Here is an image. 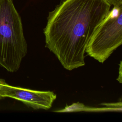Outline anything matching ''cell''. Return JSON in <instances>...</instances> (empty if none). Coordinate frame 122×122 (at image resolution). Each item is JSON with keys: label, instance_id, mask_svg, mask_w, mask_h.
I'll return each instance as SVG.
<instances>
[{"label": "cell", "instance_id": "cell-2", "mask_svg": "<svg viewBox=\"0 0 122 122\" xmlns=\"http://www.w3.org/2000/svg\"><path fill=\"white\" fill-rule=\"evenodd\" d=\"M27 52L21 18L13 0H0V65L16 72Z\"/></svg>", "mask_w": 122, "mask_h": 122}, {"label": "cell", "instance_id": "cell-1", "mask_svg": "<svg viewBox=\"0 0 122 122\" xmlns=\"http://www.w3.org/2000/svg\"><path fill=\"white\" fill-rule=\"evenodd\" d=\"M111 7L108 0H61L49 13L43 29L45 47L64 69L85 65L86 46Z\"/></svg>", "mask_w": 122, "mask_h": 122}, {"label": "cell", "instance_id": "cell-4", "mask_svg": "<svg viewBox=\"0 0 122 122\" xmlns=\"http://www.w3.org/2000/svg\"><path fill=\"white\" fill-rule=\"evenodd\" d=\"M0 95L20 101L34 110L50 109L57 95L53 92L41 91L13 86L5 81L0 84Z\"/></svg>", "mask_w": 122, "mask_h": 122}, {"label": "cell", "instance_id": "cell-3", "mask_svg": "<svg viewBox=\"0 0 122 122\" xmlns=\"http://www.w3.org/2000/svg\"><path fill=\"white\" fill-rule=\"evenodd\" d=\"M122 44V6H113L91 37L85 52L100 63Z\"/></svg>", "mask_w": 122, "mask_h": 122}, {"label": "cell", "instance_id": "cell-6", "mask_svg": "<svg viewBox=\"0 0 122 122\" xmlns=\"http://www.w3.org/2000/svg\"><path fill=\"white\" fill-rule=\"evenodd\" d=\"M122 61H120V64H119V75L117 79V80L120 83H122Z\"/></svg>", "mask_w": 122, "mask_h": 122}, {"label": "cell", "instance_id": "cell-5", "mask_svg": "<svg viewBox=\"0 0 122 122\" xmlns=\"http://www.w3.org/2000/svg\"><path fill=\"white\" fill-rule=\"evenodd\" d=\"M109 3L113 6L119 7L122 6V0H108Z\"/></svg>", "mask_w": 122, "mask_h": 122}, {"label": "cell", "instance_id": "cell-7", "mask_svg": "<svg viewBox=\"0 0 122 122\" xmlns=\"http://www.w3.org/2000/svg\"><path fill=\"white\" fill-rule=\"evenodd\" d=\"M5 81L4 80H3V79H0V84H1V83H2L3 82H4ZM2 98L0 96V99H1Z\"/></svg>", "mask_w": 122, "mask_h": 122}]
</instances>
